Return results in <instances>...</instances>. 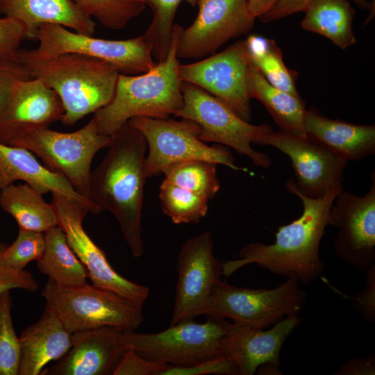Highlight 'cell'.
Masks as SVG:
<instances>
[{
  "mask_svg": "<svg viewBox=\"0 0 375 375\" xmlns=\"http://www.w3.org/2000/svg\"><path fill=\"white\" fill-rule=\"evenodd\" d=\"M285 187L290 194L301 201V216L280 226L273 244L250 242L243 246L238 259L223 262V276L228 277L250 264L276 275L294 277L303 285L310 284L322 274L325 265L319 254L320 244L328 226L330 208L344 188L334 189L320 198L312 199L296 190L292 178L287 180Z\"/></svg>",
  "mask_w": 375,
  "mask_h": 375,
  "instance_id": "cell-1",
  "label": "cell"
},
{
  "mask_svg": "<svg viewBox=\"0 0 375 375\" xmlns=\"http://www.w3.org/2000/svg\"><path fill=\"white\" fill-rule=\"evenodd\" d=\"M108 151L92 172L88 199L117 220L132 256L144 253L142 215L146 176L144 137L128 122L110 135Z\"/></svg>",
  "mask_w": 375,
  "mask_h": 375,
  "instance_id": "cell-2",
  "label": "cell"
},
{
  "mask_svg": "<svg viewBox=\"0 0 375 375\" xmlns=\"http://www.w3.org/2000/svg\"><path fill=\"white\" fill-rule=\"evenodd\" d=\"M17 59L33 78L44 81L58 96L65 126L106 106L113 97L119 74L111 64L76 53L45 57L35 49H20Z\"/></svg>",
  "mask_w": 375,
  "mask_h": 375,
  "instance_id": "cell-3",
  "label": "cell"
},
{
  "mask_svg": "<svg viewBox=\"0 0 375 375\" xmlns=\"http://www.w3.org/2000/svg\"><path fill=\"white\" fill-rule=\"evenodd\" d=\"M183 27L174 24L166 56L146 72L119 74L111 101L94 113L98 131L111 135L134 117L167 118L183 106V81L176 54Z\"/></svg>",
  "mask_w": 375,
  "mask_h": 375,
  "instance_id": "cell-4",
  "label": "cell"
},
{
  "mask_svg": "<svg viewBox=\"0 0 375 375\" xmlns=\"http://www.w3.org/2000/svg\"><path fill=\"white\" fill-rule=\"evenodd\" d=\"M110 140V135L100 133L92 118L73 132L62 133L49 127L29 128L14 134L3 144L31 151L88 199L92 160L99 150L108 146Z\"/></svg>",
  "mask_w": 375,
  "mask_h": 375,
  "instance_id": "cell-5",
  "label": "cell"
},
{
  "mask_svg": "<svg viewBox=\"0 0 375 375\" xmlns=\"http://www.w3.org/2000/svg\"><path fill=\"white\" fill-rule=\"evenodd\" d=\"M42 296L72 333L102 326L135 331L144 321L142 306L94 284L64 287L48 279Z\"/></svg>",
  "mask_w": 375,
  "mask_h": 375,
  "instance_id": "cell-6",
  "label": "cell"
},
{
  "mask_svg": "<svg viewBox=\"0 0 375 375\" xmlns=\"http://www.w3.org/2000/svg\"><path fill=\"white\" fill-rule=\"evenodd\" d=\"M307 293L294 277L271 288H247L218 281L212 288L203 315L265 329L282 319L299 315Z\"/></svg>",
  "mask_w": 375,
  "mask_h": 375,
  "instance_id": "cell-7",
  "label": "cell"
},
{
  "mask_svg": "<svg viewBox=\"0 0 375 375\" xmlns=\"http://www.w3.org/2000/svg\"><path fill=\"white\" fill-rule=\"evenodd\" d=\"M127 122L146 140L148 153L144 169L147 178L162 173L175 163L195 160L223 165L235 171L241 169L235 164L228 147H210L200 140V127L192 121L140 117Z\"/></svg>",
  "mask_w": 375,
  "mask_h": 375,
  "instance_id": "cell-8",
  "label": "cell"
},
{
  "mask_svg": "<svg viewBox=\"0 0 375 375\" xmlns=\"http://www.w3.org/2000/svg\"><path fill=\"white\" fill-rule=\"evenodd\" d=\"M230 324L212 317L201 324L190 319L154 333L124 331L123 338L127 349L148 360L188 367L224 354L222 340Z\"/></svg>",
  "mask_w": 375,
  "mask_h": 375,
  "instance_id": "cell-9",
  "label": "cell"
},
{
  "mask_svg": "<svg viewBox=\"0 0 375 375\" xmlns=\"http://www.w3.org/2000/svg\"><path fill=\"white\" fill-rule=\"evenodd\" d=\"M182 93L183 104L174 115L195 122L201 129L200 140L231 147L247 156L256 167L271 166L269 156L251 147L257 139L273 131L270 125L250 124L223 101L193 84L183 81Z\"/></svg>",
  "mask_w": 375,
  "mask_h": 375,
  "instance_id": "cell-10",
  "label": "cell"
},
{
  "mask_svg": "<svg viewBox=\"0 0 375 375\" xmlns=\"http://www.w3.org/2000/svg\"><path fill=\"white\" fill-rule=\"evenodd\" d=\"M36 40L39 44L35 50L42 56L83 54L111 64L122 74H142L156 63L142 35L122 40H106L69 31L58 24H44L40 26Z\"/></svg>",
  "mask_w": 375,
  "mask_h": 375,
  "instance_id": "cell-11",
  "label": "cell"
},
{
  "mask_svg": "<svg viewBox=\"0 0 375 375\" xmlns=\"http://www.w3.org/2000/svg\"><path fill=\"white\" fill-rule=\"evenodd\" d=\"M252 63L247 41H238L198 62L180 65L181 80L226 103L247 122L251 118L248 75Z\"/></svg>",
  "mask_w": 375,
  "mask_h": 375,
  "instance_id": "cell-12",
  "label": "cell"
},
{
  "mask_svg": "<svg viewBox=\"0 0 375 375\" xmlns=\"http://www.w3.org/2000/svg\"><path fill=\"white\" fill-rule=\"evenodd\" d=\"M51 194L58 226L64 231L70 248L86 267L92 284L143 307L149 297V288L128 280L112 268L105 252L93 242L83 226L88 210L69 197L57 193Z\"/></svg>",
  "mask_w": 375,
  "mask_h": 375,
  "instance_id": "cell-13",
  "label": "cell"
},
{
  "mask_svg": "<svg viewBox=\"0 0 375 375\" xmlns=\"http://www.w3.org/2000/svg\"><path fill=\"white\" fill-rule=\"evenodd\" d=\"M369 190L357 196L344 189L330 208L328 225L338 230L333 245L339 258L360 272L375 265V172Z\"/></svg>",
  "mask_w": 375,
  "mask_h": 375,
  "instance_id": "cell-14",
  "label": "cell"
},
{
  "mask_svg": "<svg viewBox=\"0 0 375 375\" xmlns=\"http://www.w3.org/2000/svg\"><path fill=\"white\" fill-rule=\"evenodd\" d=\"M254 144L273 147L290 158L296 177L293 185L306 197L320 198L332 190L344 188L348 161L308 136L299 138L272 131Z\"/></svg>",
  "mask_w": 375,
  "mask_h": 375,
  "instance_id": "cell-15",
  "label": "cell"
},
{
  "mask_svg": "<svg viewBox=\"0 0 375 375\" xmlns=\"http://www.w3.org/2000/svg\"><path fill=\"white\" fill-rule=\"evenodd\" d=\"M211 233L187 240L178 253V281L170 325L203 315L214 285L221 280L223 262L213 253Z\"/></svg>",
  "mask_w": 375,
  "mask_h": 375,
  "instance_id": "cell-16",
  "label": "cell"
},
{
  "mask_svg": "<svg viewBox=\"0 0 375 375\" xmlns=\"http://www.w3.org/2000/svg\"><path fill=\"white\" fill-rule=\"evenodd\" d=\"M248 0H199L194 22L183 28L178 58L196 59L213 54L228 40L247 34L254 25Z\"/></svg>",
  "mask_w": 375,
  "mask_h": 375,
  "instance_id": "cell-17",
  "label": "cell"
},
{
  "mask_svg": "<svg viewBox=\"0 0 375 375\" xmlns=\"http://www.w3.org/2000/svg\"><path fill=\"white\" fill-rule=\"evenodd\" d=\"M123 331L102 326L72 333L67 353L42 374L110 375L126 351Z\"/></svg>",
  "mask_w": 375,
  "mask_h": 375,
  "instance_id": "cell-18",
  "label": "cell"
},
{
  "mask_svg": "<svg viewBox=\"0 0 375 375\" xmlns=\"http://www.w3.org/2000/svg\"><path fill=\"white\" fill-rule=\"evenodd\" d=\"M301 320L299 315L288 316L267 330L231 323L222 340L223 353L234 362L240 375H253L267 362L279 366L282 347Z\"/></svg>",
  "mask_w": 375,
  "mask_h": 375,
  "instance_id": "cell-19",
  "label": "cell"
},
{
  "mask_svg": "<svg viewBox=\"0 0 375 375\" xmlns=\"http://www.w3.org/2000/svg\"><path fill=\"white\" fill-rule=\"evenodd\" d=\"M61 101L44 81L37 78L18 81L0 118V142L29 128L49 127L60 121Z\"/></svg>",
  "mask_w": 375,
  "mask_h": 375,
  "instance_id": "cell-20",
  "label": "cell"
},
{
  "mask_svg": "<svg viewBox=\"0 0 375 375\" xmlns=\"http://www.w3.org/2000/svg\"><path fill=\"white\" fill-rule=\"evenodd\" d=\"M17 181L25 182L42 195L51 192L69 197L84 206L89 213L101 212L62 174L42 165L31 151L0 142V190Z\"/></svg>",
  "mask_w": 375,
  "mask_h": 375,
  "instance_id": "cell-21",
  "label": "cell"
},
{
  "mask_svg": "<svg viewBox=\"0 0 375 375\" xmlns=\"http://www.w3.org/2000/svg\"><path fill=\"white\" fill-rule=\"evenodd\" d=\"M19 341L18 375H40L49 362L67 353L72 344V333L46 305L40 319L22 332Z\"/></svg>",
  "mask_w": 375,
  "mask_h": 375,
  "instance_id": "cell-22",
  "label": "cell"
},
{
  "mask_svg": "<svg viewBox=\"0 0 375 375\" xmlns=\"http://www.w3.org/2000/svg\"><path fill=\"white\" fill-rule=\"evenodd\" d=\"M304 127L308 137L347 161L360 160L375 153L374 124L333 119L310 107L306 112Z\"/></svg>",
  "mask_w": 375,
  "mask_h": 375,
  "instance_id": "cell-23",
  "label": "cell"
},
{
  "mask_svg": "<svg viewBox=\"0 0 375 375\" xmlns=\"http://www.w3.org/2000/svg\"><path fill=\"white\" fill-rule=\"evenodd\" d=\"M0 12L21 22L26 39L35 40L40 26L54 24L75 32L92 35L96 24L72 0H3Z\"/></svg>",
  "mask_w": 375,
  "mask_h": 375,
  "instance_id": "cell-24",
  "label": "cell"
},
{
  "mask_svg": "<svg viewBox=\"0 0 375 375\" xmlns=\"http://www.w3.org/2000/svg\"><path fill=\"white\" fill-rule=\"evenodd\" d=\"M251 99L260 101L280 131L299 138L308 137L304 127L306 109L300 96L279 90L270 84L252 62L248 75Z\"/></svg>",
  "mask_w": 375,
  "mask_h": 375,
  "instance_id": "cell-25",
  "label": "cell"
},
{
  "mask_svg": "<svg viewBox=\"0 0 375 375\" xmlns=\"http://www.w3.org/2000/svg\"><path fill=\"white\" fill-rule=\"evenodd\" d=\"M0 206L14 218L19 228L44 233L58 226L52 204L26 183H13L1 189Z\"/></svg>",
  "mask_w": 375,
  "mask_h": 375,
  "instance_id": "cell-26",
  "label": "cell"
},
{
  "mask_svg": "<svg viewBox=\"0 0 375 375\" xmlns=\"http://www.w3.org/2000/svg\"><path fill=\"white\" fill-rule=\"evenodd\" d=\"M304 12L303 29L324 35L342 49L356 43L352 29L355 12L347 0H313Z\"/></svg>",
  "mask_w": 375,
  "mask_h": 375,
  "instance_id": "cell-27",
  "label": "cell"
},
{
  "mask_svg": "<svg viewBox=\"0 0 375 375\" xmlns=\"http://www.w3.org/2000/svg\"><path fill=\"white\" fill-rule=\"evenodd\" d=\"M45 249L38 267L49 279L64 287H76L86 283L88 272L69 246L59 226L44 233Z\"/></svg>",
  "mask_w": 375,
  "mask_h": 375,
  "instance_id": "cell-28",
  "label": "cell"
},
{
  "mask_svg": "<svg viewBox=\"0 0 375 375\" xmlns=\"http://www.w3.org/2000/svg\"><path fill=\"white\" fill-rule=\"evenodd\" d=\"M246 41L252 62L266 80L279 90L299 96L295 72L285 65L283 53L274 41L258 35H251Z\"/></svg>",
  "mask_w": 375,
  "mask_h": 375,
  "instance_id": "cell-29",
  "label": "cell"
},
{
  "mask_svg": "<svg viewBox=\"0 0 375 375\" xmlns=\"http://www.w3.org/2000/svg\"><path fill=\"white\" fill-rule=\"evenodd\" d=\"M217 165L215 162L198 160L175 163L162 172L163 180L210 201L220 188Z\"/></svg>",
  "mask_w": 375,
  "mask_h": 375,
  "instance_id": "cell-30",
  "label": "cell"
},
{
  "mask_svg": "<svg viewBox=\"0 0 375 375\" xmlns=\"http://www.w3.org/2000/svg\"><path fill=\"white\" fill-rule=\"evenodd\" d=\"M159 200L164 214L176 224L197 223L208 210V199L164 180Z\"/></svg>",
  "mask_w": 375,
  "mask_h": 375,
  "instance_id": "cell-31",
  "label": "cell"
},
{
  "mask_svg": "<svg viewBox=\"0 0 375 375\" xmlns=\"http://www.w3.org/2000/svg\"><path fill=\"white\" fill-rule=\"evenodd\" d=\"M148 5L153 13L152 21L142 35L149 45L156 62L163 60L168 51L174 20L183 0H138Z\"/></svg>",
  "mask_w": 375,
  "mask_h": 375,
  "instance_id": "cell-32",
  "label": "cell"
},
{
  "mask_svg": "<svg viewBox=\"0 0 375 375\" xmlns=\"http://www.w3.org/2000/svg\"><path fill=\"white\" fill-rule=\"evenodd\" d=\"M85 15L104 26L119 30L138 16L146 5L138 0H72Z\"/></svg>",
  "mask_w": 375,
  "mask_h": 375,
  "instance_id": "cell-33",
  "label": "cell"
},
{
  "mask_svg": "<svg viewBox=\"0 0 375 375\" xmlns=\"http://www.w3.org/2000/svg\"><path fill=\"white\" fill-rule=\"evenodd\" d=\"M10 291L0 294V375H18L21 358L19 338L13 326Z\"/></svg>",
  "mask_w": 375,
  "mask_h": 375,
  "instance_id": "cell-34",
  "label": "cell"
},
{
  "mask_svg": "<svg viewBox=\"0 0 375 375\" xmlns=\"http://www.w3.org/2000/svg\"><path fill=\"white\" fill-rule=\"evenodd\" d=\"M44 249V233L19 228L15 241L5 248L3 258L10 267L23 270L30 262L40 260Z\"/></svg>",
  "mask_w": 375,
  "mask_h": 375,
  "instance_id": "cell-35",
  "label": "cell"
},
{
  "mask_svg": "<svg viewBox=\"0 0 375 375\" xmlns=\"http://www.w3.org/2000/svg\"><path fill=\"white\" fill-rule=\"evenodd\" d=\"M240 375L234 362L225 354L199 362L181 367L167 364L160 375Z\"/></svg>",
  "mask_w": 375,
  "mask_h": 375,
  "instance_id": "cell-36",
  "label": "cell"
},
{
  "mask_svg": "<svg viewBox=\"0 0 375 375\" xmlns=\"http://www.w3.org/2000/svg\"><path fill=\"white\" fill-rule=\"evenodd\" d=\"M26 39L24 24L10 17H0V62L18 61L22 41Z\"/></svg>",
  "mask_w": 375,
  "mask_h": 375,
  "instance_id": "cell-37",
  "label": "cell"
},
{
  "mask_svg": "<svg viewBox=\"0 0 375 375\" xmlns=\"http://www.w3.org/2000/svg\"><path fill=\"white\" fill-rule=\"evenodd\" d=\"M7 244L0 242V294L12 289H22L35 292L38 283L29 272L17 270L8 265L3 258Z\"/></svg>",
  "mask_w": 375,
  "mask_h": 375,
  "instance_id": "cell-38",
  "label": "cell"
},
{
  "mask_svg": "<svg viewBox=\"0 0 375 375\" xmlns=\"http://www.w3.org/2000/svg\"><path fill=\"white\" fill-rule=\"evenodd\" d=\"M167 364L148 360L128 349L116 367L113 375H160Z\"/></svg>",
  "mask_w": 375,
  "mask_h": 375,
  "instance_id": "cell-39",
  "label": "cell"
},
{
  "mask_svg": "<svg viewBox=\"0 0 375 375\" xmlns=\"http://www.w3.org/2000/svg\"><path fill=\"white\" fill-rule=\"evenodd\" d=\"M32 78L19 61L0 62V118L15 85L19 81Z\"/></svg>",
  "mask_w": 375,
  "mask_h": 375,
  "instance_id": "cell-40",
  "label": "cell"
},
{
  "mask_svg": "<svg viewBox=\"0 0 375 375\" xmlns=\"http://www.w3.org/2000/svg\"><path fill=\"white\" fill-rule=\"evenodd\" d=\"M313 0H279L269 11L260 15L258 18L262 22H269L289 16L299 11H304L307 6ZM360 8L370 11L374 14V3L367 0H352ZM374 1V0H373Z\"/></svg>",
  "mask_w": 375,
  "mask_h": 375,
  "instance_id": "cell-41",
  "label": "cell"
},
{
  "mask_svg": "<svg viewBox=\"0 0 375 375\" xmlns=\"http://www.w3.org/2000/svg\"><path fill=\"white\" fill-rule=\"evenodd\" d=\"M353 305L365 320L375 322V265L365 272V288L355 297Z\"/></svg>",
  "mask_w": 375,
  "mask_h": 375,
  "instance_id": "cell-42",
  "label": "cell"
},
{
  "mask_svg": "<svg viewBox=\"0 0 375 375\" xmlns=\"http://www.w3.org/2000/svg\"><path fill=\"white\" fill-rule=\"evenodd\" d=\"M335 375H374L375 355L364 358L355 357L342 363Z\"/></svg>",
  "mask_w": 375,
  "mask_h": 375,
  "instance_id": "cell-43",
  "label": "cell"
},
{
  "mask_svg": "<svg viewBox=\"0 0 375 375\" xmlns=\"http://www.w3.org/2000/svg\"><path fill=\"white\" fill-rule=\"evenodd\" d=\"M279 0H248L247 5L250 14L253 17L260 15L272 8Z\"/></svg>",
  "mask_w": 375,
  "mask_h": 375,
  "instance_id": "cell-44",
  "label": "cell"
},
{
  "mask_svg": "<svg viewBox=\"0 0 375 375\" xmlns=\"http://www.w3.org/2000/svg\"><path fill=\"white\" fill-rule=\"evenodd\" d=\"M278 367L277 365L267 362L260 365L256 372H261L259 374H282Z\"/></svg>",
  "mask_w": 375,
  "mask_h": 375,
  "instance_id": "cell-45",
  "label": "cell"
},
{
  "mask_svg": "<svg viewBox=\"0 0 375 375\" xmlns=\"http://www.w3.org/2000/svg\"><path fill=\"white\" fill-rule=\"evenodd\" d=\"M199 0H185V1L192 6L197 5Z\"/></svg>",
  "mask_w": 375,
  "mask_h": 375,
  "instance_id": "cell-46",
  "label": "cell"
},
{
  "mask_svg": "<svg viewBox=\"0 0 375 375\" xmlns=\"http://www.w3.org/2000/svg\"><path fill=\"white\" fill-rule=\"evenodd\" d=\"M3 0H0V2L2 1Z\"/></svg>",
  "mask_w": 375,
  "mask_h": 375,
  "instance_id": "cell-47",
  "label": "cell"
}]
</instances>
